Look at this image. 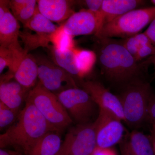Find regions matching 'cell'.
I'll list each match as a JSON object with an SVG mask.
<instances>
[{"mask_svg": "<svg viewBox=\"0 0 155 155\" xmlns=\"http://www.w3.org/2000/svg\"><path fill=\"white\" fill-rule=\"evenodd\" d=\"M50 131L61 133L50 124L31 103L25 102L17 122L0 135V147H12L28 155L37 142Z\"/></svg>", "mask_w": 155, "mask_h": 155, "instance_id": "cell-1", "label": "cell"}, {"mask_svg": "<svg viewBox=\"0 0 155 155\" xmlns=\"http://www.w3.org/2000/svg\"><path fill=\"white\" fill-rule=\"evenodd\" d=\"M99 61L101 72L112 82L127 84L137 81L141 66L119 41L110 38L100 39Z\"/></svg>", "mask_w": 155, "mask_h": 155, "instance_id": "cell-2", "label": "cell"}, {"mask_svg": "<svg viewBox=\"0 0 155 155\" xmlns=\"http://www.w3.org/2000/svg\"><path fill=\"white\" fill-rule=\"evenodd\" d=\"M155 17V6L137 9L103 25L96 36L99 39L113 37L126 38L137 34Z\"/></svg>", "mask_w": 155, "mask_h": 155, "instance_id": "cell-3", "label": "cell"}, {"mask_svg": "<svg viewBox=\"0 0 155 155\" xmlns=\"http://www.w3.org/2000/svg\"><path fill=\"white\" fill-rule=\"evenodd\" d=\"M26 101L33 104L48 123L60 132L72 124L71 117L57 96L39 81L31 90Z\"/></svg>", "mask_w": 155, "mask_h": 155, "instance_id": "cell-4", "label": "cell"}, {"mask_svg": "<svg viewBox=\"0 0 155 155\" xmlns=\"http://www.w3.org/2000/svg\"><path fill=\"white\" fill-rule=\"evenodd\" d=\"M149 83L136 81L127 84L119 98L125 122L133 126L141 125L147 119L148 107L151 97Z\"/></svg>", "mask_w": 155, "mask_h": 155, "instance_id": "cell-5", "label": "cell"}, {"mask_svg": "<svg viewBox=\"0 0 155 155\" xmlns=\"http://www.w3.org/2000/svg\"><path fill=\"white\" fill-rule=\"evenodd\" d=\"M56 95L70 117L79 125L90 123L97 105L87 92L83 89L73 87Z\"/></svg>", "mask_w": 155, "mask_h": 155, "instance_id": "cell-6", "label": "cell"}, {"mask_svg": "<svg viewBox=\"0 0 155 155\" xmlns=\"http://www.w3.org/2000/svg\"><path fill=\"white\" fill-rule=\"evenodd\" d=\"M38 67L39 82L57 95L65 90L78 87L74 77L43 56L35 57Z\"/></svg>", "mask_w": 155, "mask_h": 155, "instance_id": "cell-7", "label": "cell"}, {"mask_svg": "<svg viewBox=\"0 0 155 155\" xmlns=\"http://www.w3.org/2000/svg\"><path fill=\"white\" fill-rule=\"evenodd\" d=\"M122 121L110 112L99 109L98 116L94 122L97 147L111 148L120 142L125 130Z\"/></svg>", "mask_w": 155, "mask_h": 155, "instance_id": "cell-8", "label": "cell"}, {"mask_svg": "<svg viewBox=\"0 0 155 155\" xmlns=\"http://www.w3.org/2000/svg\"><path fill=\"white\" fill-rule=\"evenodd\" d=\"M79 84L90 94L99 109L110 112L125 121L122 104L119 97L112 94L98 81L81 80Z\"/></svg>", "mask_w": 155, "mask_h": 155, "instance_id": "cell-9", "label": "cell"}, {"mask_svg": "<svg viewBox=\"0 0 155 155\" xmlns=\"http://www.w3.org/2000/svg\"><path fill=\"white\" fill-rule=\"evenodd\" d=\"M61 24L65 31L73 37L81 35H96L99 31L97 16L86 9L75 12Z\"/></svg>", "mask_w": 155, "mask_h": 155, "instance_id": "cell-10", "label": "cell"}, {"mask_svg": "<svg viewBox=\"0 0 155 155\" xmlns=\"http://www.w3.org/2000/svg\"><path fill=\"white\" fill-rule=\"evenodd\" d=\"M73 139L69 155H92L97 147L94 122L81 124L72 129Z\"/></svg>", "mask_w": 155, "mask_h": 155, "instance_id": "cell-11", "label": "cell"}, {"mask_svg": "<svg viewBox=\"0 0 155 155\" xmlns=\"http://www.w3.org/2000/svg\"><path fill=\"white\" fill-rule=\"evenodd\" d=\"M76 2L68 0H38L39 12L52 22L61 23L66 21L75 12L73 7Z\"/></svg>", "mask_w": 155, "mask_h": 155, "instance_id": "cell-12", "label": "cell"}, {"mask_svg": "<svg viewBox=\"0 0 155 155\" xmlns=\"http://www.w3.org/2000/svg\"><path fill=\"white\" fill-rule=\"evenodd\" d=\"M144 3V1L140 0H104L100 17V30L105 24L137 9Z\"/></svg>", "mask_w": 155, "mask_h": 155, "instance_id": "cell-13", "label": "cell"}, {"mask_svg": "<svg viewBox=\"0 0 155 155\" xmlns=\"http://www.w3.org/2000/svg\"><path fill=\"white\" fill-rule=\"evenodd\" d=\"M31 90L22 86L16 81L1 82L0 102L12 110L20 112Z\"/></svg>", "mask_w": 155, "mask_h": 155, "instance_id": "cell-14", "label": "cell"}, {"mask_svg": "<svg viewBox=\"0 0 155 155\" xmlns=\"http://www.w3.org/2000/svg\"><path fill=\"white\" fill-rule=\"evenodd\" d=\"M20 25L10 10L0 19V46L11 49L22 48L19 41Z\"/></svg>", "mask_w": 155, "mask_h": 155, "instance_id": "cell-15", "label": "cell"}, {"mask_svg": "<svg viewBox=\"0 0 155 155\" xmlns=\"http://www.w3.org/2000/svg\"><path fill=\"white\" fill-rule=\"evenodd\" d=\"M14 78L27 88L31 89L36 85L38 67L35 57L28 53L25 56L14 73Z\"/></svg>", "mask_w": 155, "mask_h": 155, "instance_id": "cell-16", "label": "cell"}, {"mask_svg": "<svg viewBox=\"0 0 155 155\" xmlns=\"http://www.w3.org/2000/svg\"><path fill=\"white\" fill-rule=\"evenodd\" d=\"M53 62L74 77L81 79L77 58L74 49L65 51L56 49L53 46L48 48Z\"/></svg>", "mask_w": 155, "mask_h": 155, "instance_id": "cell-17", "label": "cell"}, {"mask_svg": "<svg viewBox=\"0 0 155 155\" xmlns=\"http://www.w3.org/2000/svg\"><path fill=\"white\" fill-rule=\"evenodd\" d=\"M59 132L50 131L35 144L28 155H56L61 150L62 143Z\"/></svg>", "mask_w": 155, "mask_h": 155, "instance_id": "cell-18", "label": "cell"}, {"mask_svg": "<svg viewBox=\"0 0 155 155\" xmlns=\"http://www.w3.org/2000/svg\"><path fill=\"white\" fill-rule=\"evenodd\" d=\"M23 48L11 49L0 46V73L6 67L9 72L14 75L25 56L28 54Z\"/></svg>", "mask_w": 155, "mask_h": 155, "instance_id": "cell-19", "label": "cell"}, {"mask_svg": "<svg viewBox=\"0 0 155 155\" xmlns=\"http://www.w3.org/2000/svg\"><path fill=\"white\" fill-rule=\"evenodd\" d=\"M127 143L133 155H155L150 137L141 132L132 131Z\"/></svg>", "mask_w": 155, "mask_h": 155, "instance_id": "cell-20", "label": "cell"}, {"mask_svg": "<svg viewBox=\"0 0 155 155\" xmlns=\"http://www.w3.org/2000/svg\"><path fill=\"white\" fill-rule=\"evenodd\" d=\"M23 26L38 34L48 35L54 32L58 27L39 12L38 6L33 17Z\"/></svg>", "mask_w": 155, "mask_h": 155, "instance_id": "cell-21", "label": "cell"}, {"mask_svg": "<svg viewBox=\"0 0 155 155\" xmlns=\"http://www.w3.org/2000/svg\"><path fill=\"white\" fill-rule=\"evenodd\" d=\"M81 78L91 72L97 60L96 54L91 50L74 49Z\"/></svg>", "mask_w": 155, "mask_h": 155, "instance_id": "cell-22", "label": "cell"}, {"mask_svg": "<svg viewBox=\"0 0 155 155\" xmlns=\"http://www.w3.org/2000/svg\"><path fill=\"white\" fill-rule=\"evenodd\" d=\"M73 38L65 31L63 25L61 24L50 35V41L56 49L65 51L75 48Z\"/></svg>", "mask_w": 155, "mask_h": 155, "instance_id": "cell-23", "label": "cell"}, {"mask_svg": "<svg viewBox=\"0 0 155 155\" xmlns=\"http://www.w3.org/2000/svg\"><path fill=\"white\" fill-rule=\"evenodd\" d=\"M50 35H42L36 33L32 34L26 31L20 32L19 34V37L24 43V49L28 53L40 47L48 48L50 47L49 43L50 42Z\"/></svg>", "mask_w": 155, "mask_h": 155, "instance_id": "cell-24", "label": "cell"}, {"mask_svg": "<svg viewBox=\"0 0 155 155\" xmlns=\"http://www.w3.org/2000/svg\"><path fill=\"white\" fill-rule=\"evenodd\" d=\"M126 50L135 57L139 50L147 45L152 44L146 34L138 33L119 41Z\"/></svg>", "mask_w": 155, "mask_h": 155, "instance_id": "cell-25", "label": "cell"}, {"mask_svg": "<svg viewBox=\"0 0 155 155\" xmlns=\"http://www.w3.org/2000/svg\"><path fill=\"white\" fill-rule=\"evenodd\" d=\"M19 112L14 110L0 102V129L12 125L18 118Z\"/></svg>", "mask_w": 155, "mask_h": 155, "instance_id": "cell-26", "label": "cell"}, {"mask_svg": "<svg viewBox=\"0 0 155 155\" xmlns=\"http://www.w3.org/2000/svg\"><path fill=\"white\" fill-rule=\"evenodd\" d=\"M37 3V1L31 0L29 4L19 9V11L13 14V15L18 21H20L23 25H25L33 17L35 13L38 6Z\"/></svg>", "mask_w": 155, "mask_h": 155, "instance_id": "cell-27", "label": "cell"}, {"mask_svg": "<svg viewBox=\"0 0 155 155\" xmlns=\"http://www.w3.org/2000/svg\"><path fill=\"white\" fill-rule=\"evenodd\" d=\"M103 1L104 0H85V1H80V2L82 3V5L86 7V9L94 13L97 16L98 21L99 31L100 17H101V11Z\"/></svg>", "mask_w": 155, "mask_h": 155, "instance_id": "cell-28", "label": "cell"}, {"mask_svg": "<svg viewBox=\"0 0 155 155\" xmlns=\"http://www.w3.org/2000/svg\"><path fill=\"white\" fill-rule=\"evenodd\" d=\"M155 54V46L152 44L147 45L141 48L136 55L134 59L138 62L144 58Z\"/></svg>", "mask_w": 155, "mask_h": 155, "instance_id": "cell-29", "label": "cell"}, {"mask_svg": "<svg viewBox=\"0 0 155 155\" xmlns=\"http://www.w3.org/2000/svg\"><path fill=\"white\" fill-rule=\"evenodd\" d=\"M73 139V132L72 129L66 135L61 150L56 155H69Z\"/></svg>", "mask_w": 155, "mask_h": 155, "instance_id": "cell-30", "label": "cell"}, {"mask_svg": "<svg viewBox=\"0 0 155 155\" xmlns=\"http://www.w3.org/2000/svg\"><path fill=\"white\" fill-rule=\"evenodd\" d=\"M147 119L149 120L152 125H155V97L152 95L149 103Z\"/></svg>", "mask_w": 155, "mask_h": 155, "instance_id": "cell-31", "label": "cell"}, {"mask_svg": "<svg viewBox=\"0 0 155 155\" xmlns=\"http://www.w3.org/2000/svg\"><path fill=\"white\" fill-rule=\"evenodd\" d=\"M31 2V0H12L10 1L9 8L12 10L13 14L24 6L27 5Z\"/></svg>", "mask_w": 155, "mask_h": 155, "instance_id": "cell-32", "label": "cell"}, {"mask_svg": "<svg viewBox=\"0 0 155 155\" xmlns=\"http://www.w3.org/2000/svg\"><path fill=\"white\" fill-rule=\"evenodd\" d=\"M144 32L150 39L151 43L155 46V17Z\"/></svg>", "mask_w": 155, "mask_h": 155, "instance_id": "cell-33", "label": "cell"}, {"mask_svg": "<svg viewBox=\"0 0 155 155\" xmlns=\"http://www.w3.org/2000/svg\"><path fill=\"white\" fill-rule=\"evenodd\" d=\"M92 155H117L116 151L111 148L97 147Z\"/></svg>", "mask_w": 155, "mask_h": 155, "instance_id": "cell-34", "label": "cell"}, {"mask_svg": "<svg viewBox=\"0 0 155 155\" xmlns=\"http://www.w3.org/2000/svg\"><path fill=\"white\" fill-rule=\"evenodd\" d=\"M10 1L1 0L0 1V19L4 17V15L9 10V3Z\"/></svg>", "mask_w": 155, "mask_h": 155, "instance_id": "cell-35", "label": "cell"}, {"mask_svg": "<svg viewBox=\"0 0 155 155\" xmlns=\"http://www.w3.org/2000/svg\"><path fill=\"white\" fill-rule=\"evenodd\" d=\"M0 155H24V154L17 150H10L5 148L0 149Z\"/></svg>", "mask_w": 155, "mask_h": 155, "instance_id": "cell-36", "label": "cell"}, {"mask_svg": "<svg viewBox=\"0 0 155 155\" xmlns=\"http://www.w3.org/2000/svg\"><path fill=\"white\" fill-rule=\"evenodd\" d=\"M120 150L122 155H133L128 147L127 141L121 143L120 144Z\"/></svg>", "mask_w": 155, "mask_h": 155, "instance_id": "cell-37", "label": "cell"}, {"mask_svg": "<svg viewBox=\"0 0 155 155\" xmlns=\"http://www.w3.org/2000/svg\"><path fill=\"white\" fill-rule=\"evenodd\" d=\"M150 138L152 143L153 147L155 152V125H152L151 129V134Z\"/></svg>", "mask_w": 155, "mask_h": 155, "instance_id": "cell-38", "label": "cell"}, {"mask_svg": "<svg viewBox=\"0 0 155 155\" xmlns=\"http://www.w3.org/2000/svg\"><path fill=\"white\" fill-rule=\"evenodd\" d=\"M153 64L154 67L155 75V54L154 55L150 56V57L149 58L147 61H145L143 64H144L145 65H147V64Z\"/></svg>", "mask_w": 155, "mask_h": 155, "instance_id": "cell-39", "label": "cell"}, {"mask_svg": "<svg viewBox=\"0 0 155 155\" xmlns=\"http://www.w3.org/2000/svg\"><path fill=\"white\" fill-rule=\"evenodd\" d=\"M150 2L152 3L153 5H154L155 6V0H151V1H150Z\"/></svg>", "mask_w": 155, "mask_h": 155, "instance_id": "cell-40", "label": "cell"}]
</instances>
